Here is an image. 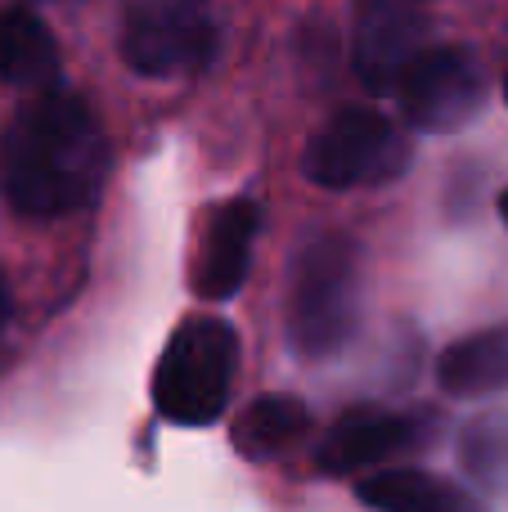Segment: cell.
<instances>
[{
	"instance_id": "obj_9",
	"label": "cell",
	"mask_w": 508,
	"mask_h": 512,
	"mask_svg": "<svg viewBox=\"0 0 508 512\" xmlns=\"http://www.w3.org/2000/svg\"><path fill=\"white\" fill-rule=\"evenodd\" d=\"M261 234V203L230 198L203 225L194 261V292L203 301H230L252 270V243Z\"/></svg>"
},
{
	"instance_id": "obj_13",
	"label": "cell",
	"mask_w": 508,
	"mask_h": 512,
	"mask_svg": "<svg viewBox=\"0 0 508 512\" xmlns=\"http://www.w3.org/2000/svg\"><path fill=\"white\" fill-rule=\"evenodd\" d=\"M311 414L297 396H261L234 423V450L243 459H270V454L288 450L297 436H306Z\"/></svg>"
},
{
	"instance_id": "obj_3",
	"label": "cell",
	"mask_w": 508,
	"mask_h": 512,
	"mask_svg": "<svg viewBox=\"0 0 508 512\" xmlns=\"http://www.w3.org/2000/svg\"><path fill=\"white\" fill-rule=\"evenodd\" d=\"M239 369V337L216 315H189L176 324L158 369H153V405L167 423L207 427L225 414Z\"/></svg>"
},
{
	"instance_id": "obj_6",
	"label": "cell",
	"mask_w": 508,
	"mask_h": 512,
	"mask_svg": "<svg viewBox=\"0 0 508 512\" xmlns=\"http://www.w3.org/2000/svg\"><path fill=\"white\" fill-rule=\"evenodd\" d=\"M396 104H401V117L414 131L450 135L482 113L486 104L482 68L464 50H455V45L423 50L405 68L401 86H396Z\"/></svg>"
},
{
	"instance_id": "obj_10",
	"label": "cell",
	"mask_w": 508,
	"mask_h": 512,
	"mask_svg": "<svg viewBox=\"0 0 508 512\" xmlns=\"http://www.w3.org/2000/svg\"><path fill=\"white\" fill-rule=\"evenodd\" d=\"M0 81L45 90L59 81L54 36L32 9H0Z\"/></svg>"
},
{
	"instance_id": "obj_5",
	"label": "cell",
	"mask_w": 508,
	"mask_h": 512,
	"mask_svg": "<svg viewBox=\"0 0 508 512\" xmlns=\"http://www.w3.org/2000/svg\"><path fill=\"white\" fill-rule=\"evenodd\" d=\"M216 54L207 0H131L122 18V59L135 77H194Z\"/></svg>"
},
{
	"instance_id": "obj_2",
	"label": "cell",
	"mask_w": 508,
	"mask_h": 512,
	"mask_svg": "<svg viewBox=\"0 0 508 512\" xmlns=\"http://www.w3.org/2000/svg\"><path fill=\"white\" fill-rule=\"evenodd\" d=\"M360 324V243L351 234H311L293 256L284 301L288 342L302 360H329Z\"/></svg>"
},
{
	"instance_id": "obj_15",
	"label": "cell",
	"mask_w": 508,
	"mask_h": 512,
	"mask_svg": "<svg viewBox=\"0 0 508 512\" xmlns=\"http://www.w3.org/2000/svg\"><path fill=\"white\" fill-rule=\"evenodd\" d=\"M9 310H14V301H9V283H5V274H0V328H5Z\"/></svg>"
},
{
	"instance_id": "obj_8",
	"label": "cell",
	"mask_w": 508,
	"mask_h": 512,
	"mask_svg": "<svg viewBox=\"0 0 508 512\" xmlns=\"http://www.w3.org/2000/svg\"><path fill=\"white\" fill-rule=\"evenodd\" d=\"M428 414H387V409H351L324 432L320 450H315V468L329 477H347V472L374 468L396 454L423 445V436L432 432Z\"/></svg>"
},
{
	"instance_id": "obj_1",
	"label": "cell",
	"mask_w": 508,
	"mask_h": 512,
	"mask_svg": "<svg viewBox=\"0 0 508 512\" xmlns=\"http://www.w3.org/2000/svg\"><path fill=\"white\" fill-rule=\"evenodd\" d=\"M108 176V140L77 90L45 86L5 131V198L18 216L50 221L86 207Z\"/></svg>"
},
{
	"instance_id": "obj_12",
	"label": "cell",
	"mask_w": 508,
	"mask_h": 512,
	"mask_svg": "<svg viewBox=\"0 0 508 512\" xmlns=\"http://www.w3.org/2000/svg\"><path fill=\"white\" fill-rule=\"evenodd\" d=\"M360 504L383 512H473L477 499L450 486L446 477H428L419 468H387L356 486Z\"/></svg>"
},
{
	"instance_id": "obj_14",
	"label": "cell",
	"mask_w": 508,
	"mask_h": 512,
	"mask_svg": "<svg viewBox=\"0 0 508 512\" xmlns=\"http://www.w3.org/2000/svg\"><path fill=\"white\" fill-rule=\"evenodd\" d=\"M459 468L482 495H508V414H482L464 427Z\"/></svg>"
},
{
	"instance_id": "obj_4",
	"label": "cell",
	"mask_w": 508,
	"mask_h": 512,
	"mask_svg": "<svg viewBox=\"0 0 508 512\" xmlns=\"http://www.w3.org/2000/svg\"><path fill=\"white\" fill-rule=\"evenodd\" d=\"M410 167V140L374 108H338L306 144L302 171L320 189L387 185Z\"/></svg>"
},
{
	"instance_id": "obj_11",
	"label": "cell",
	"mask_w": 508,
	"mask_h": 512,
	"mask_svg": "<svg viewBox=\"0 0 508 512\" xmlns=\"http://www.w3.org/2000/svg\"><path fill=\"white\" fill-rule=\"evenodd\" d=\"M437 382L450 396H495L508 387V324L459 337L437 360Z\"/></svg>"
},
{
	"instance_id": "obj_17",
	"label": "cell",
	"mask_w": 508,
	"mask_h": 512,
	"mask_svg": "<svg viewBox=\"0 0 508 512\" xmlns=\"http://www.w3.org/2000/svg\"><path fill=\"white\" fill-rule=\"evenodd\" d=\"M504 95H508V81H504Z\"/></svg>"
},
{
	"instance_id": "obj_7",
	"label": "cell",
	"mask_w": 508,
	"mask_h": 512,
	"mask_svg": "<svg viewBox=\"0 0 508 512\" xmlns=\"http://www.w3.org/2000/svg\"><path fill=\"white\" fill-rule=\"evenodd\" d=\"M428 50V18L410 0H356L351 68L374 95H396L405 68Z\"/></svg>"
},
{
	"instance_id": "obj_16",
	"label": "cell",
	"mask_w": 508,
	"mask_h": 512,
	"mask_svg": "<svg viewBox=\"0 0 508 512\" xmlns=\"http://www.w3.org/2000/svg\"><path fill=\"white\" fill-rule=\"evenodd\" d=\"M500 216H504V225H508V189L500 194Z\"/></svg>"
}]
</instances>
